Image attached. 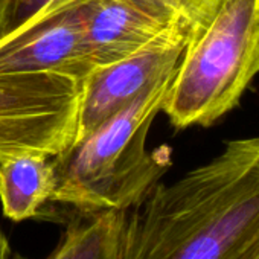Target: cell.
Here are the masks:
<instances>
[{
  "mask_svg": "<svg viewBox=\"0 0 259 259\" xmlns=\"http://www.w3.org/2000/svg\"><path fill=\"white\" fill-rule=\"evenodd\" d=\"M259 73V0H220L189 37L162 111L176 130L209 126L232 111Z\"/></svg>",
  "mask_w": 259,
  "mask_h": 259,
  "instance_id": "3957f363",
  "label": "cell"
},
{
  "mask_svg": "<svg viewBox=\"0 0 259 259\" xmlns=\"http://www.w3.org/2000/svg\"><path fill=\"white\" fill-rule=\"evenodd\" d=\"M174 75L142 92L92 133L54 156L57 185L51 203L93 215L128 212L148 197L172 165L171 148L163 145L148 151L147 139Z\"/></svg>",
  "mask_w": 259,
  "mask_h": 259,
  "instance_id": "7a4b0ae2",
  "label": "cell"
},
{
  "mask_svg": "<svg viewBox=\"0 0 259 259\" xmlns=\"http://www.w3.org/2000/svg\"><path fill=\"white\" fill-rule=\"evenodd\" d=\"M89 0H49L0 35V73H60L81 84L95 69L84 38Z\"/></svg>",
  "mask_w": 259,
  "mask_h": 259,
  "instance_id": "5b68a950",
  "label": "cell"
},
{
  "mask_svg": "<svg viewBox=\"0 0 259 259\" xmlns=\"http://www.w3.org/2000/svg\"><path fill=\"white\" fill-rule=\"evenodd\" d=\"M174 20L185 23L191 37L203 29L213 16L220 0H148Z\"/></svg>",
  "mask_w": 259,
  "mask_h": 259,
  "instance_id": "30bf717a",
  "label": "cell"
},
{
  "mask_svg": "<svg viewBox=\"0 0 259 259\" xmlns=\"http://www.w3.org/2000/svg\"><path fill=\"white\" fill-rule=\"evenodd\" d=\"M126 212L76 213L45 259H116Z\"/></svg>",
  "mask_w": 259,
  "mask_h": 259,
  "instance_id": "9c48e42d",
  "label": "cell"
},
{
  "mask_svg": "<svg viewBox=\"0 0 259 259\" xmlns=\"http://www.w3.org/2000/svg\"><path fill=\"white\" fill-rule=\"evenodd\" d=\"M49 0H0V35L19 26Z\"/></svg>",
  "mask_w": 259,
  "mask_h": 259,
  "instance_id": "8fae6325",
  "label": "cell"
},
{
  "mask_svg": "<svg viewBox=\"0 0 259 259\" xmlns=\"http://www.w3.org/2000/svg\"><path fill=\"white\" fill-rule=\"evenodd\" d=\"M189 37V28L174 22L136 52L92 70L82 81L76 141L92 133L142 92L176 73Z\"/></svg>",
  "mask_w": 259,
  "mask_h": 259,
  "instance_id": "8992f818",
  "label": "cell"
},
{
  "mask_svg": "<svg viewBox=\"0 0 259 259\" xmlns=\"http://www.w3.org/2000/svg\"><path fill=\"white\" fill-rule=\"evenodd\" d=\"M0 259H17L13 245L2 229H0Z\"/></svg>",
  "mask_w": 259,
  "mask_h": 259,
  "instance_id": "7c38bea8",
  "label": "cell"
},
{
  "mask_svg": "<svg viewBox=\"0 0 259 259\" xmlns=\"http://www.w3.org/2000/svg\"><path fill=\"white\" fill-rule=\"evenodd\" d=\"M259 238V138L229 141L125 215L116 259H235Z\"/></svg>",
  "mask_w": 259,
  "mask_h": 259,
  "instance_id": "6da1fadb",
  "label": "cell"
},
{
  "mask_svg": "<svg viewBox=\"0 0 259 259\" xmlns=\"http://www.w3.org/2000/svg\"><path fill=\"white\" fill-rule=\"evenodd\" d=\"M174 22L148 0H89L84 38L93 67L136 52Z\"/></svg>",
  "mask_w": 259,
  "mask_h": 259,
  "instance_id": "52a82bcc",
  "label": "cell"
},
{
  "mask_svg": "<svg viewBox=\"0 0 259 259\" xmlns=\"http://www.w3.org/2000/svg\"><path fill=\"white\" fill-rule=\"evenodd\" d=\"M235 259H259V238L253 241L241 254H238Z\"/></svg>",
  "mask_w": 259,
  "mask_h": 259,
  "instance_id": "4fadbf2b",
  "label": "cell"
},
{
  "mask_svg": "<svg viewBox=\"0 0 259 259\" xmlns=\"http://www.w3.org/2000/svg\"><path fill=\"white\" fill-rule=\"evenodd\" d=\"M82 84L60 73H0V162L58 156L76 141Z\"/></svg>",
  "mask_w": 259,
  "mask_h": 259,
  "instance_id": "277c9868",
  "label": "cell"
},
{
  "mask_svg": "<svg viewBox=\"0 0 259 259\" xmlns=\"http://www.w3.org/2000/svg\"><path fill=\"white\" fill-rule=\"evenodd\" d=\"M54 156L26 153L0 162V204L16 223L40 215L55 191Z\"/></svg>",
  "mask_w": 259,
  "mask_h": 259,
  "instance_id": "ba28073f",
  "label": "cell"
}]
</instances>
